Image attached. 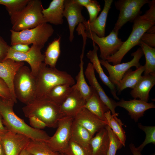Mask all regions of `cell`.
<instances>
[{
    "label": "cell",
    "mask_w": 155,
    "mask_h": 155,
    "mask_svg": "<svg viewBox=\"0 0 155 155\" xmlns=\"http://www.w3.org/2000/svg\"><path fill=\"white\" fill-rule=\"evenodd\" d=\"M28 118L29 119L30 126L33 128L42 130L47 127L43 121L35 116H31Z\"/></svg>",
    "instance_id": "obj_40"
},
{
    "label": "cell",
    "mask_w": 155,
    "mask_h": 155,
    "mask_svg": "<svg viewBox=\"0 0 155 155\" xmlns=\"http://www.w3.org/2000/svg\"><path fill=\"white\" fill-rule=\"evenodd\" d=\"M1 136L5 155H20L31 140L24 135L9 131Z\"/></svg>",
    "instance_id": "obj_13"
},
{
    "label": "cell",
    "mask_w": 155,
    "mask_h": 155,
    "mask_svg": "<svg viewBox=\"0 0 155 155\" xmlns=\"http://www.w3.org/2000/svg\"><path fill=\"white\" fill-rule=\"evenodd\" d=\"M26 149L32 155H61L44 142L30 140Z\"/></svg>",
    "instance_id": "obj_33"
},
{
    "label": "cell",
    "mask_w": 155,
    "mask_h": 155,
    "mask_svg": "<svg viewBox=\"0 0 155 155\" xmlns=\"http://www.w3.org/2000/svg\"><path fill=\"white\" fill-rule=\"evenodd\" d=\"M104 115L107 125L119 139L123 146H125L126 136L122 127L124 125L121 120L117 117L118 113H116L114 115H112L111 111L108 110L105 113Z\"/></svg>",
    "instance_id": "obj_29"
},
{
    "label": "cell",
    "mask_w": 155,
    "mask_h": 155,
    "mask_svg": "<svg viewBox=\"0 0 155 155\" xmlns=\"http://www.w3.org/2000/svg\"><path fill=\"white\" fill-rule=\"evenodd\" d=\"M89 15V22L94 21L97 18L98 13L101 10V7L98 2L95 0H91L90 2L85 7Z\"/></svg>",
    "instance_id": "obj_38"
},
{
    "label": "cell",
    "mask_w": 155,
    "mask_h": 155,
    "mask_svg": "<svg viewBox=\"0 0 155 155\" xmlns=\"http://www.w3.org/2000/svg\"></svg>",
    "instance_id": "obj_51"
},
{
    "label": "cell",
    "mask_w": 155,
    "mask_h": 155,
    "mask_svg": "<svg viewBox=\"0 0 155 155\" xmlns=\"http://www.w3.org/2000/svg\"><path fill=\"white\" fill-rule=\"evenodd\" d=\"M149 9L144 14L138 16L133 22L132 31L127 39L123 42L119 50L106 60L113 65L121 63L125 55L133 47L138 45L143 34L155 24V0L149 1Z\"/></svg>",
    "instance_id": "obj_1"
},
{
    "label": "cell",
    "mask_w": 155,
    "mask_h": 155,
    "mask_svg": "<svg viewBox=\"0 0 155 155\" xmlns=\"http://www.w3.org/2000/svg\"><path fill=\"white\" fill-rule=\"evenodd\" d=\"M8 131L3 123L2 117L0 114V136L3 135Z\"/></svg>",
    "instance_id": "obj_44"
},
{
    "label": "cell",
    "mask_w": 155,
    "mask_h": 155,
    "mask_svg": "<svg viewBox=\"0 0 155 155\" xmlns=\"http://www.w3.org/2000/svg\"><path fill=\"white\" fill-rule=\"evenodd\" d=\"M24 64V62L16 61L9 59L0 62V78L5 81L8 86L15 103L17 102V99L14 93L13 79L17 71Z\"/></svg>",
    "instance_id": "obj_18"
},
{
    "label": "cell",
    "mask_w": 155,
    "mask_h": 155,
    "mask_svg": "<svg viewBox=\"0 0 155 155\" xmlns=\"http://www.w3.org/2000/svg\"><path fill=\"white\" fill-rule=\"evenodd\" d=\"M116 104L117 106L125 109L131 118L136 122L140 118L144 116L145 111L155 108V105L153 103H148L140 99L134 98L129 100L122 99L116 102Z\"/></svg>",
    "instance_id": "obj_19"
},
{
    "label": "cell",
    "mask_w": 155,
    "mask_h": 155,
    "mask_svg": "<svg viewBox=\"0 0 155 155\" xmlns=\"http://www.w3.org/2000/svg\"><path fill=\"white\" fill-rule=\"evenodd\" d=\"M74 1L80 5L85 7L90 2L91 0H74Z\"/></svg>",
    "instance_id": "obj_46"
},
{
    "label": "cell",
    "mask_w": 155,
    "mask_h": 155,
    "mask_svg": "<svg viewBox=\"0 0 155 155\" xmlns=\"http://www.w3.org/2000/svg\"><path fill=\"white\" fill-rule=\"evenodd\" d=\"M43 7L39 0H29L20 11L10 16L12 30L19 32L46 23L42 13Z\"/></svg>",
    "instance_id": "obj_5"
},
{
    "label": "cell",
    "mask_w": 155,
    "mask_h": 155,
    "mask_svg": "<svg viewBox=\"0 0 155 155\" xmlns=\"http://www.w3.org/2000/svg\"><path fill=\"white\" fill-rule=\"evenodd\" d=\"M74 118L65 117L59 120L54 134L44 142L54 151L63 153L71 139L72 126Z\"/></svg>",
    "instance_id": "obj_9"
},
{
    "label": "cell",
    "mask_w": 155,
    "mask_h": 155,
    "mask_svg": "<svg viewBox=\"0 0 155 155\" xmlns=\"http://www.w3.org/2000/svg\"><path fill=\"white\" fill-rule=\"evenodd\" d=\"M103 10L96 19L92 22L86 21L82 24L85 30L90 31L99 37H104L107 18L113 0H104Z\"/></svg>",
    "instance_id": "obj_20"
},
{
    "label": "cell",
    "mask_w": 155,
    "mask_h": 155,
    "mask_svg": "<svg viewBox=\"0 0 155 155\" xmlns=\"http://www.w3.org/2000/svg\"><path fill=\"white\" fill-rule=\"evenodd\" d=\"M71 90V86L60 84L53 88L44 98L60 106Z\"/></svg>",
    "instance_id": "obj_30"
},
{
    "label": "cell",
    "mask_w": 155,
    "mask_h": 155,
    "mask_svg": "<svg viewBox=\"0 0 155 155\" xmlns=\"http://www.w3.org/2000/svg\"><path fill=\"white\" fill-rule=\"evenodd\" d=\"M42 49L32 44L27 52H20L13 50L10 47L4 60L9 59L16 61L27 62L30 66L32 74L36 77L41 63L44 61V54L41 52Z\"/></svg>",
    "instance_id": "obj_11"
},
{
    "label": "cell",
    "mask_w": 155,
    "mask_h": 155,
    "mask_svg": "<svg viewBox=\"0 0 155 155\" xmlns=\"http://www.w3.org/2000/svg\"><path fill=\"white\" fill-rule=\"evenodd\" d=\"M146 33L151 34L155 33V26H153L150 27L147 31Z\"/></svg>",
    "instance_id": "obj_47"
},
{
    "label": "cell",
    "mask_w": 155,
    "mask_h": 155,
    "mask_svg": "<svg viewBox=\"0 0 155 155\" xmlns=\"http://www.w3.org/2000/svg\"><path fill=\"white\" fill-rule=\"evenodd\" d=\"M105 128L108 131L109 138V147L107 155H115L117 150L121 148L123 146L108 125L105 127Z\"/></svg>",
    "instance_id": "obj_36"
},
{
    "label": "cell",
    "mask_w": 155,
    "mask_h": 155,
    "mask_svg": "<svg viewBox=\"0 0 155 155\" xmlns=\"http://www.w3.org/2000/svg\"><path fill=\"white\" fill-rule=\"evenodd\" d=\"M65 155H92V153L71 139L63 153Z\"/></svg>",
    "instance_id": "obj_37"
},
{
    "label": "cell",
    "mask_w": 155,
    "mask_h": 155,
    "mask_svg": "<svg viewBox=\"0 0 155 155\" xmlns=\"http://www.w3.org/2000/svg\"><path fill=\"white\" fill-rule=\"evenodd\" d=\"M20 155H32L26 149L23 150L20 153Z\"/></svg>",
    "instance_id": "obj_49"
},
{
    "label": "cell",
    "mask_w": 155,
    "mask_h": 155,
    "mask_svg": "<svg viewBox=\"0 0 155 155\" xmlns=\"http://www.w3.org/2000/svg\"><path fill=\"white\" fill-rule=\"evenodd\" d=\"M148 0H119L115 1L116 8L119 11L118 19L113 30H119L128 22H133L135 19L141 13V9Z\"/></svg>",
    "instance_id": "obj_8"
},
{
    "label": "cell",
    "mask_w": 155,
    "mask_h": 155,
    "mask_svg": "<svg viewBox=\"0 0 155 155\" xmlns=\"http://www.w3.org/2000/svg\"><path fill=\"white\" fill-rule=\"evenodd\" d=\"M83 8V7L77 3L74 0H64L63 15L68 23L70 42L73 39L74 32L76 26L86 21L82 13Z\"/></svg>",
    "instance_id": "obj_14"
},
{
    "label": "cell",
    "mask_w": 155,
    "mask_h": 155,
    "mask_svg": "<svg viewBox=\"0 0 155 155\" xmlns=\"http://www.w3.org/2000/svg\"><path fill=\"white\" fill-rule=\"evenodd\" d=\"M91 88L92 94L86 101L83 107L96 116L100 119L106 121L104 114L105 113L109 110L102 101L94 89Z\"/></svg>",
    "instance_id": "obj_26"
},
{
    "label": "cell",
    "mask_w": 155,
    "mask_h": 155,
    "mask_svg": "<svg viewBox=\"0 0 155 155\" xmlns=\"http://www.w3.org/2000/svg\"><path fill=\"white\" fill-rule=\"evenodd\" d=\"M138 45L142 49L146 59L144 75L155 74V48L148 46L140 40Z\"/></svg>",
    "instance_id": "obj_32"
},
{
    "label": "cell",
    "mask_w": 155,
    "mask_h": 155,
    "mask_svg": "<svg viewBox=\"0 0 155 155\" xmlns=\"http://www.w3.org/2000/svg\"><path fill=\"white\" fill-rule=\"evenodd\" d=\"M22 110L26 117L35 116L49 127H57L59 120L63 117L60 106L45 98H35Z\"/></svg>",
    "instance_id": "obj_4"
},
{
    "label": "cell",
    "mask_w": 155,
    "mask_h": 155,
    "mask_svg": "<svg viewBox=\"0 0 155 155\" xmlns=\"http://www.w3.org/2000/svg\"><path fill=\"white\" fill-rule=\"evenodd\" d=\"M155 84V74L142 75L134 87L131 91V96L134 99L148 102L150 92Z\"/></svg>",
    "instance_id": "obj_23"
},
{
    "label": "cell",
    "mask_w": 155,
    "mask_h": 155,
    "mask_svg": "<svg viewBox=\"0 0 155 155\" xmlns=\"http://www.w3.org/2000/svg\"><path fill=\"white\" fill-rule=\"evenodd\" d=\"M64 0H53L46 9H42V13L46 23L55 25L62 24Z\"/></svg>",
    "instance_id": "obj_22"
},
{
    "label": "cell",
    "mask_w": 155,
    "mask_h": 155,
    "mask_svg": "<svg viewBox=\"0 0 155 155\" xmlns=\"http://www.w3.org/2000/svg\"><path fill=\"white\" fill-rule=\"evenodd\" d=\"M92 155H107L109 145V138L105 127L99 131L90 141Z\"/></svg>",
    "instance_id": "obj_24"
},
{
    "label": "cell",
    "mask_w": 155,
    "mask_h": 155,
    "mask_svg": "<svg viewBox=\"0 0 155 155\" xmlns=\"http://www.w3.org/2000/svg\"><path fill=\"white\" fill-rule=\"evenodd\" d=\"M61 155H65L63 153H60Z\"/></svg>",
    "instance_id": "obj_50"
},
{
    "label": "cell",
    "mask_w": 155,
    "mask_h": 155,
    "mask_svg": "<svg viewBox=\"0 0 155 155\" xmlns=\"http://www.w3.org/2000/svg\"><path fill=\"white\" fill-rule=\"evenodd\" d=\"M92 137L86 129L74 119L72 126L71 139L92 153L90 143Z\"/></svg>",
    "instance_id": "obj_27"
},
{
    "label": "cell",
    "mask_w": 155,
    "mask_h": 155,
    "mask_svg": "<svg viewBox=\"0 0 155 155\" xmlns=\"http://www.w3.org/2000/svg\"><path fill=\"white\" fill-rule=\"evenodd\" d=\"M93 49L89 51L86 54V57L92 64L95 70L98 73L99 78L103 83L109 89L110 92L114 98L118 100H119L117 94V90L115 85L110 81L108 77L104 73L101 66L100 60L97 55L98 47L93 42Z\"/></svg>",
    "instance_id": "obj_21"
},
{
    "label": "cell",
    "mask_w": 155,
    "mask_h": 155,
    "mask_svg": "<svg viewBox=\"0 0 155 155\" xmlns=\"http://www.w3.org/2000/svg\"><path fill=\"white\" fill-rule=\"evenodd\" d=\"M29 0H0V5H4L10 16L23 9Z\"/></svg>",
    "instance_id": "obj_34"
},
{
    "label": "cell",
    "mask_w": 155,
    "mask_h": 155,
    "mask_svg": "<svg viewBox=\"0 0 155 155\" xmlns=\"http://www.w3.org/2000/svg\"><path fill=\"white\" fill-rule=\"evenodd\" d=\"M85 102L78 91L72 86L71 92L60 105V110L62 117H71L74 118L83 107Z\"/></svg>",
    "instance_id": "obj_15"
},
{
    "label": "cell",
    "mask_w": 155,
    "mask_h": 155,
    "mask_svg": "<svg viewBox=\"0 0 155 155\" xmlns=\"http://www.w3.org/2000/svg\"><path fill=\"white\" fill-rule=\"evenodd\" d=\"M129 147L133 155H142L141 152L138 150L137 148L135 147L133 144H130Z\"/></svg>",
    "instance_id": "obj_45"
},
{
    "label": "cell",
    "mask_w": 155,
    "mask_h": 155,
    "mask_svg": "<svg viewBox=\"0 0 155 155\" xmlns=\"http://www.w3.org/2000/svg\"><path fill=\"white\" fill-rule=\"evenodd\" d=\"M85 32L87 37L98 46L100 52V57L102 60H106L107 57L116 53L123 42L118 37L119 32L113 29L108 35L101 37L90 31L85 30Z\"/></svg>",
    "instance_id": "obj_10"
},
{
    "label": "cell",
    "mask_w": 155,
    "mask_h": 155,
    "mask_svg": "<svg viewBox=\"0 0 155 155\" xmlns=\"http://www.w3.org/2000/svg\"><path fill=\"white\" fill-rule=\"evenodd\" d=\"M13 87L17 99L22 102L26 104L35 98L36 79L28 67L24 65L17 71L13 79Z\"/></svg>",
    "instance_id": "obj_7"
},
{
    "label": "cell",
    "mask_w": 155,
    "mask_h": 155,
    "mask_svg": "<svg viewBox=\"0 0 155 155\" xmlns=\"http://www.w3.org/2000/svg\"><path fill=\"white\" fill-rule=\"evenodd\" d=\"M61 37L55 39L47 47L44 54V63L50 67L55 68L60 53V42Z\"/></svg>",
    "instance_id": "obj_31"
},
{
    "label": "cell",
    "mask_w": 155,
    "mask_h": 155,
    "mask_svg": "<svg viewBox=\"0 0 155 155\" xmlns=\"http://www.w3.org/2000/svg\"><path fill=\"white\" fill-rule=\"evenodd\" d=\"M10 47L0 36V62H3L5 60Z\"/></svg>",
    "instance_id": "obj_41"
},
{
    "label": "cell",
    "mask_w": 155,
    "mask_h": 155,
    "mask_svg": "<svg viewBox=\"0 0 155 155\" xmlns=\"http://www.w3.org/2000/svg\"><path fill=\"white\" fill-rule=\"evenodd\" d=\"M140 40L148 46L152 47H155V33H144L140 39Z\"/></svg>",
    "instance_id": "obj_42"
},
{
    "label": "cell",
    "mask_w": 155,
    "mask_h": 155,
    "mask_svg": "<svg viewBox=\"0 0 155 155\" xmlns=\"http://www.w3.org/2000/svg\"><path fill=\"white\" fill-rule=\"evenodd\" d=\"M84 50L85 48L83 47L80 56V70L75 77L76 82L73 86L78 91L86 101L92 95V89L91 87L88 84L85 78L83 61Z\"/></svg>",
    "instance_id": "obj_28"
},
{
    "label": "cell",
    "mask_w": 155,
    "mask_h": 155,
    "mask_svg": "<svg viewBox=\"0 0 155 155\" xmlns=\"http://www.w3.org/2000/svg\"><path fill=\"white\" fill-rule=\"evenodd\" d=\"M15 103L0 97V114L8 131L24 135L33 140L45 141L49 139L50 137L45 131L32 128L15 114L13 109Z\"/></svg>",
    "instance_id": "obj_2"
},
{
    "label": "cell",
    "mask_w": 155,
    "mask_h": 155,
    "mask_svg": "<svg viewBox=\"0 0 155 155\" xmlns=\"http://www.w3.org/2000/svg\"><path fill=\"white\" fill-rule=\"evenodd\" d=\"M143 55L142 49L139 47L132 53L131 55L133 58L128 62L113 65L110 64L106 60L101 59L100 61L101 64L105 68L108 72L110 81L115 85H117L125 73L131 67H135L137 68L141 65L139 61Z\"/></svg>",
    "instance_id": "obj_12"
},
{
    "label": "cell",
    "mask_w": 155,
    "mask_h": 155,
    "mask_svg": "<svg viewBox=\"0 0 155 155\" xmlns=\"http://www.w3.org/2000/svg\"><path fill=\"white\" fill-rule=\"evenodd\" d=\"M144 70V66L142 65L134 71L131 69L128 70L116 85L118 94H119L123 90L127 88L133 89L140 80Z\"/></svg>",
    "instance_id": "obj_25"
},
{
    "label": "cell",
    "mask_w": 155,
    "mask_h": 155,
    "mask_svg": "<svg viewBox=\"0 0 155 155\" xmlns=\"http://www.w3.org/2000/svg\"><path fill=\"white\" fill-rule=\"evenodd\" d=\"M35 78V98H45L50 90L56 85L66 84L72 86L75 84L74 78L70 74L56 67H48L44 62L41 63Z\"/></svg>",
    "instance_id": "obj_3"
},
{
    "label": "cell",
    "mask_w": 155,
    "mask_h": 155,
    "mask_svg": "<svg viewBox=\"0 0 155 155\" xmlns=\"http://www.w3.org/2000/svg\"><path fill=\"white\" fill-rule=\"evenodd\" d=\"M11 46L20 43L36 45L42 48L54 32L52 26L48 23L32 28L15 31L10 30Z\"/></svg>",
    "instance_id": "obj_6"
},
{
    "label": "cell",
    "mask_w": 155,
    "mask_h": 155,
    "mask_svg": "<svg viewBox=\"0 0 155 155\" xmlns=\"http://www.w3.org/2000/svg\"><path fill=\"white\" fill-rule=\"evenodd\" d=\"M84 74L90 86L94 89L102 101L111 111L112 114H116L115 109L117 106L116 102L106 95L98 82L95 76V70L91 63H88L84 71Z\"/></svg>",
    "instance_id": "obj_17"
},
{
    "label": "cell",
    "mask_w": 155,
    "mask_h": 155,
    "mask_svg": "<svg viewBox=\"0 0 155 155\" xmlns=\"http://www.w3.org/2000/svg\"><path fill=\"white\" fill-rule=\"evenodd\" d=\"M139 128L144 131L146 133V136L143 143L137 148L140 152L142 150L144 147L149 143L155 144V126H145L140 123H138Z\"/></svg>",
    "instance_id": "obj_35"
},
{
    "label": "cell",
    "mask_w": 155,
    "mask_h": 155,
    "mask_svg": "<svg viewBox=\"0 0 155 155\" xmlns=\"http://www.w3.org/2000/svg\"><path fill=\"white\" fill-rule=\"evenodd\" d=\"M10 47L13 50L20 52H27L30 48L28 45L22 43L16 44L11 46Z\"/></svg>",
    "instance_id": "obj_43"
},
{
    "label": "cell",
    "mask_w": 155,
    "mask_h": 155,
    "mask_svg": "<svg viewBox=\"0 0 155 155\" xmlns=\"http://www.w3.org/2000/svg\"><path fill=\"white\" fill-rule=\"evenodd\" d=\"M74 119L86 129L92 137L96 133L107 125L106 121L100 119L84 107L74 116Z\"/></svg>",
    "instance_id": "obj_16"
},
{
    "label": "cell",
    "mask_w": 155,
    "mask_h": 155,
    "mask_svg": "<svg viewBox=\"0 0 155 155\" xmlns=\"http://www.w3.org/2000/svg\"><path fill=\"white\" fill-rule=\"evenodd\" d=\"M0 97L4 99L12 100L14 102L8 86L5 81L1 78H0Z\"/></svg>",
    "instance_id": "obj_39"
},
{
    "label": "cell",
    "mask_w": 155,
    "mask_h": 155,
    "mask_svg": "<svg viewBox=\"0 0 155 155\" xmlns=\"http://www.w3.org/2000/svg\"><path fill=\"white\" fill-rule=\"evenodd\" d=\"M0 155H5L3 146L1 140V136H0Z\"/></svg>",
    "instance_id": "obj_48"
}]
</instances>
